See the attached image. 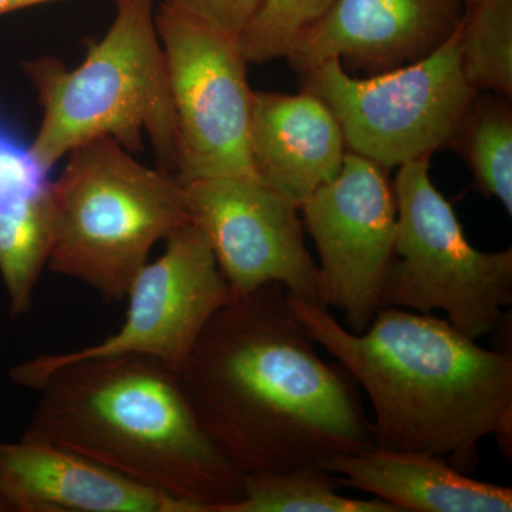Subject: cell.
<instances>
[{"instance_id":"obj_1","label":"cell","mask_w":512,"mask_h":512,"mask_svg":"<svg viewBox=\"0 0 512 512\" xmlns=\"http://www.w3.org/2000/svg\"><path fill=\"white\" fill-rule=\"evenodd\" d=\"M316 346L272 282L222 308L177 373L202 430L245 476L375 447L355 379Z\"/></svg>"},{"instance_id":"obj_2","label":"cell","mask_w":512,"mask_h":512,"mask_svg":"<svg viewBox=\"0 0 512 512\" xmlns=\"http://www.w3.org/2000/svg\"><path fill=\"white\" fill-rule=\"evenodd\" d=\"M309 335L369 396L375 446L477 463L493 436L512 450V355L481 348L433 313L383 308L366 332H350L329 309L289 295Z\"/></svg>"},{"instance_id":"obj_3","label":"cell","mask_w":512,"mask_h":512,"mask_svg":"<svg viewBox=\"0 0 512 512\" xmlns=\"http://www.w3.org/2000/svg\"><path fill=\"white\" fill-rule=\"evenodd\" d=\"M22 437L79 454L197 512H225L245 474L222 456L192 412L177 373L144 356L80 360L37 387Z\"/></svg>"},{"instance_id":"obj_4","label":"cell","mask_w":512,"mask_h":512,"mask_svg":"<svg viewBox=\"0 0 512 512\" xmlns=\"http://www.w3.org/2000/svg\"><path fill=\"white\" fill-rule=\"evenodd\" d=\"M109 32L69 70L60 60L25 62L43 109L29 147L47 171L74 148L111 137L128 153L150 138L158 168L178 165V126L167 64L156 26L154 0H116Z\"/></svg>"},{"instance_id":"obj_5","label":"cell","mask_w":512,"mask_h":512,"mask_svg":"<svg viewBox=\"0 0 512 512\" xmlns=\"http://www.w3.org/2000/svg\"><path fill=\"white\" fill-rule=\"evenodd\" d=\"M69 154L52 183L55 239L47 268L90 286L103 302L126 301L154 245L192 222L184 185L138 163L111 137Z\"/></svg>"},{"instance_id":"obj_6","label":"cell","mask_w":512,"mask_h":512,"mask_svg":"<svg viewBox=\"0 0 512 512\" xmlns=\"http://www.w3.org/2000/svg\"><path fill=\"white\" fill-rule=\"evenodd\" d=\"M430 160L399 167L394 258L380 309L440 311L468 338L491 335L512 303V249L478 251L430 177Z\"/></svg>"},{"instance_id":"obj_7","label":"cell","mask_w":512,"mask_h":512,"mask_svg":"<svg viewBox=\"0 0 512 512\" xmlns=\"http://www.w3.org/2000/svg\"><path fill=\"white\" fill-rule=\"evenodd\" d=\"M301 77L302 90L335 114L348 151L387 171L447 148L477 94L461 67L458 29L436 52L392 72L356 77L332 59Z\"/></svg>"},{"instance_id":"obj_8","label":"cell","mask_w":512,"mask_h":512,"mask_svg":"<svg viewBox=\"0 0 512 512\" xmlns=\"http://www.w3.org/2000/svg\"><path fill=\"white\" fill-rule=\"evenodd\" d=\"M156 26L177 116L175 178L185 185L255 177L249 156L254 92L238 37L211 28L170 0L158 8Z\"/></svg>"},{"instance_id":"obj_9","label":"cell","mask_w":512,"mask_h":512,"mask_svg":"<svg viewBox=\"0 0 512 512\" xmlns=\"http://www.w3.org/2000/svg\"><path fill=\"white\" fill-rule=\"evenodd\" d=\"M160 258L146 264L127 292V315L114 335L89 348L39 355L12 367L13 383L29 389L60 367L107 356H144L178 373L210 320L232 301L210 242L197 225L178 228Z\"/></svg>"},{"instance_id":"obj_10","label":"cell","mask_w":512,"mask_h":512,"mask_svg":"<svg viewBox=\"0 0 512 512\" xmlns=\"http://www.w3.org/2000/svg\"><path fill=\"white\" fill-rule=\"evenodd\" d=\"M299 212L318 251L323 308L342 312L350 332H366L394 258L397 202L387 170L348 151L338 177Z\"/></svg>"},{"instance_id":"obj_11","label":"cell","mask_w":512,"mask_h":512,"mask_svg":"<svg viewBox=\"0 0 512 512\" xmlns=\"http://www.w3.org/2000/svg\"><path fill=\"white\" fill-rule=\"evenodd\" d=\"M184 188L192 224L210 242L234 298L278 282L289 295L323 308L319 269L306 247L298 204L241 175Z\"/></svg>"},{"instance_id":"obj_12","label":"cell","mask_w":512,"mask_h":512,"mask_svg":"<svg viewBox=\"0 0 512 512\" xmlns=\"http://www.w3.org/2000/svg\"><path fill=\"white\" fill-rule=\"evenodd\" d=\"M460 0H333L293 46L296 73L338 59L348 72H392L436 52L457 32Z\"/></svg>"},{"instance_id":"obj_13","label":"cell","mask_w":512,"mask_h":512,"mask_svg":"<svg viewBox=\"0 0 512 512\" xmlns=\"http://www.w3.org/2000/svg\"><path fill=\"white\" fill-rule=\"evenodd\" d=\"M0 495L16 512H197L64 448L0 441Z\"/></svg>"},{"instance_id":"obj_14","label":"cell","mask_w":512,"mask_h":512,"mask_svg":"<svg viewBox=\"0 0 512 512\" xmlns=\"http://www.w3.org/2000/svg\"><path fill=\"white\" fill-rule=\"evenodd\" d=\"M348 154L342 127L315 94L254 92L249 156L255 177L301 205L338 177Z\"/></svg>"},{"instance_id":"obj_15","label":"cell","mask_w":512,"mask_h":512,"mask_svg":"<svg viewBox=\"0 0 512 512\" xmlns=\"http://www.w3.org/2000/svg\"><path fill=\"white\" fill-rule=\"evenodd\" d=\"M323 468L402 512H511L512 490L483 483L434 454L370 447L329 458Z\"/></svg>"},{"instance_id":"obj_16","label":"cell","mask_w":512,"mask_h":512,"mask_svg":"<svg viewBox=\"0 0 512 512\" xmlns=\"http://www.w3.org/2000/svg\"><path fill=\"white\" fill-rule=\"evenodd\" d=\"M55 239L52 183L45 190L0 202V276L12 318L28 315Z\"/></svg>"},{"instance_id":"obj_17","label":"cell","mask_w":512,"mask_h":512,"mask_svg":"<svg viewBox=\"0 0 512 512\" xmlns=\"http://www.w3.org/2000/svg\"><path fill=\"white\" fill-rule=\"evenodd\" d=\"M511 100L477 92L447 148L466 161L474 187L495 198L512 214V109Z\"/></svg>"},{"instance_id":"obj_18","label":"cell","mask_w":512,"mask_h":512,"mask_svg":"<svg viewBox=\"0 0 512 512\" xmlns=\"http://www.w3.org/2000/svg\"><path fill=\"white\" fill-rule=\"evenodd\" d=\"M339 477L323 467L247 474L244 494L225 512H402L380 498L339 493Z\"/></svg>"},{"instance_id":"obj_19","label":"cell","mask_w":512,"mask_h":512,"mask_svg":"<svg viewBox=\"0 0 512 512\" xmlns=\"http://www.w3.org/2000/svg\"><path fill=\"white\" fill-rule=\"evenodd\" d=\"M460 60L476 92L512 97V0H478L458 28Z\"/></svg>"},{"instance_id":"obj_20","label":"cell","mask_w":512,"mask_h":512,"mask_svg":"<svg viewBox=\"0 0 512 512\" xmlns=\"http://www.w3.org/2000/svg\"><path fill=\"white\" fill-rule=\"evenodd\" d=\"M333 0H259L238 37L248 63L286 59L293 46L330 8Z\"/></svg>"},{"instance_id":"obj_21","label":"cell","mask_w":512,"mask_h":512,"mask_svg":"<svg viewBox=\"0 0 512 512\" xmlns=\"http://www.w3.org/2000/svg\"><path fill=\"white\" fill-rule=\"evenodd\" d=\"M47 173L29 148L20 146L0 130V202L30 197L45 190L50 184Z\"/></svg>"},{"instance_id":"obj_22","label":"cell","mask_w":512,"mask_h":512,"mask_svg":"<svg viewBox=\"0 0 512 512\" xmlns=\"http://www.w3.org/2000/svg\"><path fill=\"white\" fill-rule=\"evenodd\" d=\"M177 8L211 28L239 37L258 8L259 0H170Z\"/></svg>"},{"instance_id":"obj_23","label":"cell","mask_w":512,"mask_h":512,"mask_svg":"<svg viewBox=\"0 0 512 512\" xmlns=\"http://www.w3.org/2000/svg\"><path fill=\"white\" fill-rule=\"evenodd\" d=\"M56 2V0H0V16L16 10L42 5V3Z\"/></svg>"},{"instance_id":"obj_24","label":"cell","mask_w":512,"mask_h":512,"mask_svg":"<svg viewBox=\"0 0 512 512\" xmlns=\"http://www.w3.org/2000/svg\"><path fill=\"white\" fill-rule=\"evenodd\" d=\"M9 511L6 507L5 501H3L2 495H0V512Z\"/></svg>"},{"instance_id":"obj_25","label":"cell","mask_w":512,"mask_h":512,"mask_svg":"<svg viewBox=\"0 0 512 512\" xmlns=\"http://www.w3.org/2000/svg\"><path fill=\"white\" fill-rule=\"evenodd\" d=\"M461 3H463L464 6H466V8H468V6H471V5H474V3H477L478 0H460Z\"/></svg>"}]
</instances>
